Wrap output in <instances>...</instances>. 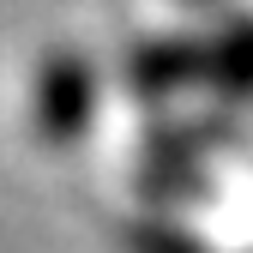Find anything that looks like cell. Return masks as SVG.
<instances>
[{
	"label": "cell",
	"instance_id": "3",
	"mask_svg": "<svg viewBox=\"0 0 253 253\" xmlns=\"http://www.w3.org/2000/svg\"><path fill=\"white\" fill-rule=\"evenodd\" d=\"M139 241H145V253H199L187 235H139Z\"/></svg>",
	"mask_w": 253,
	"mask_h": 253
},
{
	"label": "cell",
	"instance_id": "2",
	"mask_svg": "<svg viewBox=\"0 0 253 253\" xmlns=\"http://www.w3.org/2000/svg\"><path fill=\"white\" fill-rule=\"evenodd\" d=\"M205 79L217 84V90H253V24H241V30H229L217 48H205Z\"/></svg>",
	"mask_w": 253,
	"mask_h": 253
},
{
	"label": "cell",
	"instance_id": "1",
	"mask_svg": "<svg viewBox=\"0 0 253 253\" xmlns=\"http://www.w3.org/2000/svg\"><path fill=\"white\" fill-rule=\"evenodd\" d=\"M84 121H90V67L60 54L37 79V126L48 139H73Z\"/></svg>",
	"mask_w": 253,
	"mask_h": 253
}]
</instances>
